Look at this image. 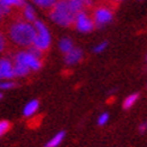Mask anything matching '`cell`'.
I'll return each mask as SVG.
<instances>
[{"label":"cell","instance_id":"21","mask_svg":"<svg viewBox=\"0 0 147 147\" xmlns=\"http://www.w3.org/2000/svg\"><path fill=\"white\" fill-rule=\"evenodd\" d=\"M10 127H11V124L9 121H0V136H3L10 129Z\"/></svg>","mask_w":147,"mask_h":147},{"label":"cell","instance_id":"8","mask_svg":"<svg viewBox=\"0 0 147 147\" xmlns=\"http://www.w3.org/2000/svg\"><path fill=\"white\" fill-rule=\"evenodd\" d=\"M83 50L80 48H73L72 50H69L67 54H65V63L72 66V65H76L78 62L82 61L83 59Z\"/></svg>","mask_w":147,"mask_h":147},{"label":"cell","instance_id":"12","mask_svg":"<svg viewBox=\"0 0 147 147\" xmlns=\"http://www.w3.org/2000/svg\"><path fill=\"white\" fill-rule=\"evenodd\" d=\"M65 135H66V133L63 130L59 131V133H56L53 138L50 139V140L47 141L45 147H57V146H60L62 144V141H63V139H65Z\"/></svg>","mask_w":147,"mask_h":147},{"label":"cell","instance_id":"9","mask_svg":"<svg viewBox=\"0 0 147 147\" xmlns=\"http://www.w3.org/2000/svg\"><path fill=\"white\" fill-rule=\"evenodd\" d=\"M67 1L76 13L85 11V9L92 5V0H67Z\"/></svg>","mask_w":147,"mask_h":147},{"label":"cell","instance_id":"16","mask_svg":"<svg viewBox=\"0 0 147 147\" xmlns=\"http://www.w3.org/2000/svg\"><path fill=\"white\" fill-rule=\"evenodd\" d=\"M138 99H139V93H131V94H129V96L124 99V102H123V108L124 109H130L131 107L135 104V102Z\"/></svg>","mask_w":147,"mask_h":147},{"label":"cell","instance_id":"14","mask_svg":"<svg viewBox=\"0 0 147 147\" xmlns=\"http://www.w3.org/2000/svg\"><path fill=\"white\" fill-rule=\"evenodd\" d=\"M13 71H14V76H16V77H25V76L29 74V72H30L31 69L29 67H26V66L22 65V63L14 62Z\"/></svg>","mask_w":147,"mask_h":147},{"label":"cell","instance_id":"11","mask_svg":"<svg viewBox=\"0 0 147 147\" xmlns=\"http://www.w3.org/2000/svg\"><path fill=\"white\" fill-rule=\"evenodd\" d=\"M22 12H23V18H24V20L29 22V23H32V24L36 22V13H35L34 7H32L31 5L25 4V6L23 7Z\"/></svg>","mask_w":147,"mask_h":147},{"label":"cell","instance_id":"20","mask_svg":"<svg viewBox=\"0 0 147 147\" xmlns=\"http://www.w3.org/2000/svg\"><path fill=\"white\" fill-rule=\"evenodd\" d=\"M28 51H30L32 55H35L36 57H38V59H42V56H43V51L41 49H38L37 47H35V46H30L28 48Z\"/></svg>","mask_w":147,"mask_h":147},{"label":"cell","instance_id":"22","mask_svg":"<svg viewBox=\"0 0 147 147\" xmlns=\"http://www.w3.org/2000/svg\"><path fill=\"white\" fill-rule=\"evenodd\" d=\"M109 121V114L108 113H103L98 116V120H97V123L98 126H104V124H107Z\"/></svg>","mask_w":147,"mask_h":147},{"label":"cell","instance_id":"17","mask_svg":"<svg viewBox=\"0 0 147 147\" xmlns=\"http://www.w3.org/2000/svg\"><path fill=\"white\" fill-rule=\"evenodd\" d=\"M4 5L9 7H24L25 6V0H0Z\"/></svg>","mask_w":147,"mask_h":147},{"label":"cell","instance_id":"26","mask_svg":"<svg viewBox=\"0 0 147 147\" xmlns=\"http://www.w3.org/2000/svg\"><path fill=\"white\" fill-rule=\"evenodd\" d=\"M113 3H121V1H123V0H111Z\"/></svg>","mask_w":147,"mask_h":147},{"label":"cell","instance_id":"18","mask_svg":"<svg viewBox=\"0 0 147 147\" xmlns=\"http://www.w3.org/2000/svg\"><path fill=\"white\" fill-rule=\"evenodd\" d=\"M10 13H11V7L4 5L1 1H0V23L3 22L4 17L7 16V14H10Z\"/></svg>","mask_w":147,"mask_h":147},{"label":"cell","instance_id":"15","mask_svg":"<svg viewBox=\"0 0 147 147\" xmlns=\"http://www.w3.org/2000/svg\"><path fill=\"white\" fill-rule=\"evenodd\" d=\"M57 1L59 0H32V3L35 5H37L43 10H51Z\"/></svg>","mask_w":147,"mask_h":147},{"label":"cell","instance_id":"4","mask_svg":"<svg viewBox=\"0 0 147 147\" xmlns=\"http://www.w3.org/2000/svg\"><path fill=\"white\" fill-rule=\"evenodd\" d=\"M13 62L24 65V66H26V67L30 68L31 71H38L42 67V60L41 59L36 57L35 55H32L30 51H28V50L18 51L13 57Z\"/></svg>","mask_w":147,"mask_h":147},{"label":"cell","instance_id":"23","mask_svg":"<svg viewBox=\"0 0 147 147\" xmlns=\"http://www.w3.org/2000/svg\"><path fill=\"white\" fill-rule=\"evenodd\" d=\"M6 46H7V40H6V36L4 32L0 31V54L6 49Z\"/></svg>","mask_w":147,"mask_h":147},{"label":"cell","instance_id":"1","mask_svg":"<svg viewBox=\"0 0 147 147\" xmlns=\"http://www.w3.org/2000/svg\"><path fill=\"white\" fill-rule=\"evenodd\" d=\"M9 38L12 43L18 47L29 48L34 45L36 37V29L32 23H29L26 20L17 19L9 26Z\"/></svg>","mask_w":147,"mask_h":147},{"label":"cell","instance_id":"19","mask_svg":"<svg viewBox=\"0 0 147 147\" xmlns=\"http://www.w3.org/2000/svg\"><path fill=\"white\" fill-rule=\"evenodd\" d=\"M14 86H16V83L11 82V80H3V82H0V89L1 90H10V89H13Z\"/></svg>","mask_w":147,"mask_h":147},{"label":"cell","instance_id":"25","mask_svg":"<svg viewBox=\"0 0 147 147\" xmlns=\"http://www.w3.org/2000/svg\"><path fill=\"white\" fill-rule=\"evenodd\" d=\"M146 130H147V122L145 121L139 124V131H140V133H145Z\"/></svg>","mask_w":147,"mask_h":147},{"label":"cell","instance_id":"13","mask_svg":"<svg viewBox=\"0 0 147 147\" xmlns=\"http://www.w3.org/2000/svg\"><path fill=\"white\" fill-rule=\"evenodd\" d=\"M59 48L62 51L63 54H67L69 50H72L74 48V45H73V41L68 37H63L60 42H59Z\"/></svg>","mask_w":147,"mask_h":147},{"label":"cell","instance_id":"27","mask_svg":"<svg viewBox=\"0 0 147 147\" xmlns=\"http://www.w3.org/2000/svg\"><path fill=\"white\" fill-rule=\"evenodd\" d=\"M1 98H3V94H1V93H0V99H1Z\"/></svg>","mask_w":147,"mask_h":147},{"label":"cell","instance_id":"6","mask_svg":"<svg viewBox=\"0 0 147 147\" xmlns=\"http://www.w3.org/2000/svg\"><path fill=\"white\" fill-rule=\"evenodd\" d=\"M113 17H114L113 10L108 6H98L97 9H94L92 14L94 25L98 28H102L107 25L108 23H110L113 20Z\"/></svg>","mask_w":147,"mask_h":147},{"label":"cell","instance_id":"3","mask_svg":"<svg viewBox=\"0 0 147 147\" xmlns=\"http://www.w3.org/2000/svg\"><path fill=\"white\" fill-rule=\"evenodd\" d=\"M34 25L36 29V37H35L32 46L37 47L42 51L48 50L50 47V42H51V35L48 30L47 25L41 20H36Z\"/></svg>","mask_w":147,"mask_h":147},{"label":"cell","instance_id":"10","mask_svg":"<svg viewBox=\"0 0 147 147\" xmlns=\"http://www.w3.org/2000/svg\"><path fill=\"white\" fill-rule=\"evenodd\" d=\"M38 107H40V103L37 99H32L30 102H28L23 109V115L25 117H31L38 110Z\"/></svg>","mask_w":147,"mask_h":147},{"label":"cell","instance_id":"7","mask_svg":"<svg viewBox=\"0 0 147 147\" xmlns=\"http://www.w3.org/2000/svg\"><path fill=\"white\" fill-rule=\"evenodd\" d=\"M14 62H12L10 59L1 57L0 59V74L3 79H11L14 78V71H13Z\"/></svg>","mask_w":147,"mask_h":147},{"label":"cell","instance_id":"29","mask_svg":"<svg viewBox=\"0 0 147 147\" xmlns=\"http://www.w3.org/2000/svg\"><path fill=\"white\" fill-rule=\"evenodd\" d=\"M146 61H147V56H146Z\"/></svg>","mask_w":147,"mask_h":147},{"label":"cell","instance_id":"2","mask_svg":"<svg viewBox=\"0 0 147 147\" xmlns=\"http://www.w3.org/2000/svg\"><path fill=\"white\" fill-rule=\"evenodd\" d=\"M77 13L72 10L67 0H59L49 12V18L55 24L68 28L74 24Z\"/></svg>","mask_w":147,"mask_h":147},{"label":"cell","instance_id":"24","mask_svg":"<svg viewBox=\"0 0 147 147\" xmlns=\"http://www.w3.org/2000/svg\"><path fill=\"white\" fill-rule=\"evenodd\" d=\"M107 47H108V43H107V42H102V43H99L98 46L94 47V49H93V53H96V54L102 53V51H104V49H105Z\"/></svg>","mask_w":147,"mask_h":147},{"label":"cell","instance_id":"5","mask_svg":"<svg viewBox=\"0 0 147 147\" xmlns=\"http://www.w3.org/2000/svg\"><path fill=\"white\" fill-rule=\"evenodd\" d=\"M74 28L79 32H83V34H87V32H91L93 29H94V22L93 18L91 16H89L85 11L82 12H78L76 19H74Z\"/></svg>","mask_w":147,"mask_h":147},{"label":"cell","instance_id":"28","mask_svg":"<svg viewBox=\"0 0 147 147\" xmlns=\"http://www.w3.org/2000/svg\"><path fill=\"white\" fill-rule=\"evenodd\" d=\"M1 79H3V78H1V74H0V80H1Z\"/></svg>","mask_w":147,"mask_h":147}]
</instances>
